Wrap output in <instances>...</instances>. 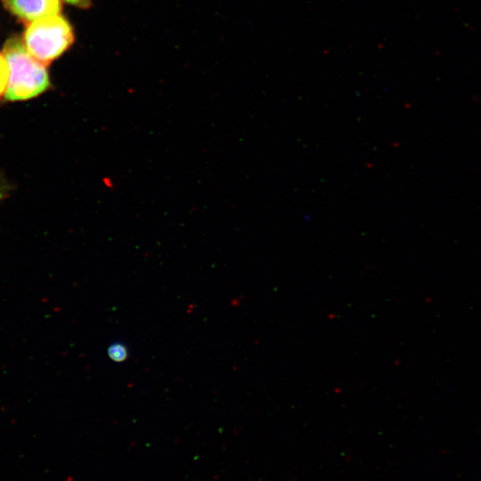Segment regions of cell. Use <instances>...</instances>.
<instances>
[{
	"label": "cell",
	"instance_id": "obj_6",
	"mask_svg": "<svg viewBox=\"0 0 481 481\" xmlns=\"http://www.w3.org/2000/svg\"><path fill=\"white\" fill-rule=\"evenodd\" d=\"M70 4H77V5H84L88 3V0H65Z\"/></svg>",
	"mask_w": 481,
	"mask_h": 481
},
{
	"label": "cell",
	"instance_id": "obj_2",
	"mask_svg": "<svg viewBox=\"0 0 481 481\" xmlns=\"http://www.w3.org/2000/svg\"><path fill=\"white\" fill-rule=\"evenodd\" d=\"M72 28L65 18L56 14L27 24L25 46L29 53L47 66L73 43Z\"/></svg>",
	"mask_w": 481,
	"mask_h": 481
},
{
	"label": "cell",
	"instance_id": "obj_5",
	"mask_svg": "<svg viewBox=\"0 0 481 481\" xmlns=\"http://www.w3.org/2000/svg\"><path fill=\"white\" fill-rule=\"evenodd\" d=\"M9 66L7 61L2 53H0V98L5 94L9 83Z\"/></svg>",
	"mask_w": 481,
	"mask_h": 481
},
{
	"label": "cell",
	"instance_id": "obj_3",
	"mask_svg": "<svg viewBox=\"0 0 481 481\" xmlns=\"http://www.w3.org/2000/svg\"><path fill=\"white\" fill-rule=\"evenodd\" d=\"M10 11L27 23L61 12L60 0H4Z\"/></svg>",
	"mask_w": 481,
	"mask_h": 481
},
{
	"label": "cell",
	"instance_id": "obj_4",
	"mask_svg": "<svg viewBox=\"0 0 481 481\" xmlns=\"http://www.w3.org/2000/svg\"><path fill=\"white\" fill-rule=\"evenodd\" d=\"M109 357L115 362H123L127 357V349L120 342L112 343L108 348Z\"/></svg>",
	"mask_w": 481,
	"mask_h": 481
},
{
	"label": "cell",
	"instance_id": "obj_1",
	"mask_svg": "<svg viewBox=\"0 0 481 481\" xmlns=\"http://www.w3.org/2000/svg\"><path fill=\"white\" fill-rule=\"evenodd\" d=\"M4 55L10 72L5 92L7 100H28L48 88L49 77L45 66L29 53L20 38L12 37L5 43Z\"/></svg>",
	"mask_w": 481,
	"mask_h": 481
}]
</instances>
